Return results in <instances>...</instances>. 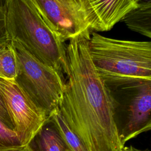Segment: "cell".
I'll use <instances>...</instances> for the list:
<instances>
[{
    "label": "cell",
    "mask_w": 151,
    "mask_h": 151,
    "mask_svg": "<svg viewBox=\"0 0 151 151\" xmlns=\"http://www.w3.org/2000/svg\"><path fill=\"white\" fill-rule=\"evenodd\" d=\"M90 29L69 40L67 80L58 110L87 151H122L107 88L91 60Z\"/></svg>",
    "instance_id": "obj_1"
},
{
    "label": "cell",
    "mask_w": 151,
    "mask_h": 151,
    "mask_svg": "<svg viewBox=\"0 0 151 151\" xmlns=\"http://www.w3.org/2000/svg\"><path fill=\"white\" fill-rule=\"evenodd\" d=\"M88 52L106 87L151 80V42L113 39L93 32Z\"/></svg>",
    "instance_id": "obj_2"
},
{
    "label": "cell",
    "mask_w": 151,
    "mask_h": 151,
    "mask_svg": "<svg viewBox=\"0 0 151 151\" xmlns=\"http://www.w3.org/2000/svg\"><path fill=\"white\" fill-rule=\"evenodd\" d=\"M5 24L8 38L61 74L67 67L66 47L40 16L31 0H6Z\"/></svg>",
    "instance_id": "obj_3"
},
{
    "label": "cell",
    "mask_w": 151,
    "mask_h": 151,
    "mask_svg": "<svg viewBox=\"0 0 151 151\" xmlns=\"http://www.w3.org/2000/svg\"><path fill=\"white\" fill-rule=\"evenodd\" d=\"M12 42L18 65L14 81L26 97L48 117L58 109L65 88L64 74L35 58L18 42Z\"/></svg>",
    "instance_id": "obj_4"
},
{
    "label": "cell",
    "mask_w": 151,
    "mask_h": 151,
    "mask_svg": "<svg viewBox=\"0 0 151 151\" xmlns=\"http://www.w3.org/2000/svg\"><path fill=\"white\" fill-rule=\"evenodd\" d=\"M123 145L151 129V80L106 87Z\"/></svg>",
    "instance_id": "obj_5"
},
{
    "label": "cell",
    "mask_w": 151,
    "mask_h": 151,
    "mask_svg": "<svg viewBox=\"0 0 151 151\" xmlns=\"http://www.w3.org/2000/svg\"><path fill=\"white\" fill-rule=\"evenodd\" d=\"M0 91L14 125L15 132L22 146L25 147L48 117L26 97L14 80L0 77Z\"/></svg>",
    "instance_id": "obj_6"
},
{
    "label": "cell",
    "mask_w": 151,
    "mask_h": 151,
    "mask_svg": "<svg viewBox=\"0 0 151 151\" xmlns=\"http://www.w3.org/2000/svg\"><path fill=\"white\" fill-rule=\"evenodd\" d=\"M31 1L63 42L90 29L80 0Z\"/></svg>",
    "instance_id": "obj_7"
},
{
    "label": "cell",
    "mask_w": 151,
    "mask_h": 151,
    "mask_svg": "<svg viewBox=\"0 0 151 151\" xmlns=\"http://www.w3.org/2000/svg\"><path fill=\"white\" fill-rule=\"evenodd\" d=\"M141 0H80L90 29L107 31Z\"/></svg>",
    "instance_id": "obj_8"
},
{
    "label": "cell",
    "mask_w": 151,
    "mask_h": 151,
    "mask_svg": "<svg viewBox=\"0 0 151 151\" xmlns=\"http://www.w3.org/2000/svg\"><path fill=\"white\" fill-rule=\"evenodd\" d=\"M25 147L28 151H70L50 117Z\"/></svg>",
    "instance_id": "obj_9"
},
{
    "label": "cell",
    "mask_w": 151,
    "mask_h": 151,
    "mask_svg": "<svg viewBox=\"0 0 151 151\" xmlns=\"http://www.w3.org/2000/svg\"><path fill=\"white\" fill-rule=\"evenodd\" d=\"M132 31L148 38L151 37V2L140 1L138 6L129 12L122 19Z\"/></svg>",
    "instance_id": "obj_10"
},
{
    "label": "cell",
    "mask_w": 151,
    "mask_h": 151,
    "mask_svg": "<svg viewBox=\"0 0 151 151\" xmlns=\"http://www.w3.org/2000/svg\"><path fill=\"white\" fill-rule=\"evenodd\" d=\"M18 70L15 47L11 40L0 43V77L14 80Z\"/></svg>",
    "instance_id": "obj_11"
},
{
    "label": "cell",
    "mask_w": 151,
    "mask_h": 151,
    "mask_svg": "<svg viewBox=\"0 0 151 151\" xmlns=\"http://www.w3.org/2000/svg\"><path fill=\"white\" fill-rule=\"evenodd\" d=\"M49 117L54 123L61 137L70 151H87L80 139L69 127L58 109Z\"/></svg>",
    "instance_id": "obj_12"
},
{
    "label": "cell",
    "mask_w": 151,
    "mask_h": 151,
    "mask_svg": "<svg viewBox=\"0 0 151 151\" xmlns=\"http://www.w3.org/2000/svg\"><path fill=\"white\" fill-rule=\"evenodd\" d=\"M24 147L16 133L0 123V151H11Z\"/></svg>",
    "instance_id": "obj_13"
},
{
    "label": "cell",
    "mask_w": 151,
    "mask_h": 151,
    "mask_svg": "<svg viewBox=\"0 0 151 151\" xmlns=\"http://www.w3.org/2000/svg\"><path fill=\"white\" fill-rule=\"evenodd\" d=\"M0 123L7 129L15 132L14 125L7 109L4 97L0 91Z\"/></svg>",
    "instance_id": "obj_14"
},
{
    "label": "cell",
    "mask_w": 151,
    "mask_h": 151,
    "mask_svg": "<svg viewBox=\"0 0 151 151\" xmlns=\"http://www.w3.org/2000/svg\"><path fill=\"white\" fill-rule=\"evenodd\" d=\"M6 0H0V43L8 38L5 24V11Z\"/></svg>",
    "instance_id": "obj_15"
},
{
    "label": "cell",
    "mask_w": 151,
    "mask_h": 151,
    "mask_svg": "<svg viewBox=\"0 0 151 151\" xmlns=\"http://www.w3.org/2000/svg\"><path fill=\"white\" fill-rule=\"evenodd\" d=\"M132 151H150L149 149H144V150H141V149H139L135 148V147H134L133 146H132Z\"/></svg>",
    "instance_id": "obj_16"
},
{
    "label": "cell",
    "mask_w": 151,
    "mask_h": 151,
    "mask_svg": "<svg viewBox=\"0 0 151 151\" xmlns=\"http://www.w3.org/2000/svg\"><path fill=\"white\" fill-rule=\"evenodd\" d=\"M122 151H132V146L130 147H124Z\"/></svg>",
    "instance_id": "obj_17"
},
{
    "label": "cell",
    "mask_w": 151,
    "mask_h": 151,
    "mask_svg": "<svg viewBox=\"0 0 151 151\" xmlns=\"http://www.w3.org/2000/svg\"><path fill=\"white\" fill-rule=\"evenodd\" d=\"M11 151H28L25 147H22V148H21L19 149H17V150H11Z\"/></svg>",
    "instance_id": "obj_18"
}]
</instances>
